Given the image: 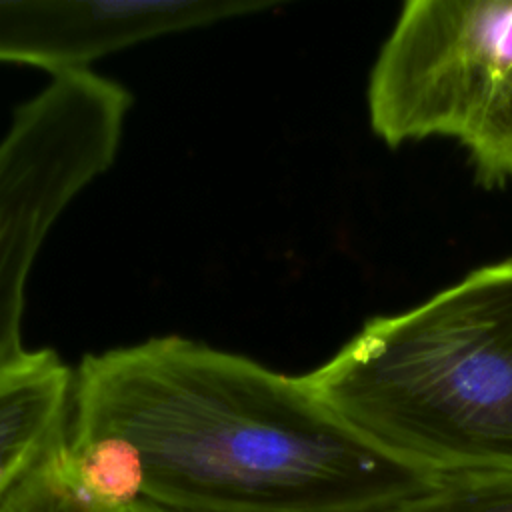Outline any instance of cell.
<instances>
[{
    "mask_svg": "<svg viewBox=\"0 0 512 512\" xmlns=\"http://www.w3.org/2000/svg\"><path fill=\"white\" fill-rule=\"evenodd\" d=\"M106 436L166 512H366L438 476L372 446L302 376L182 336L80 362L68 440Z\"/></svg>",
    "mask_w": 512,
    "mask_h": 512,
    "instance_id": "6da1fadb",
    "label": "cell"
},
{
    "mask_svg": "<svg viewBox=\"0 0 512 512\" xmlns=\"http://www.w3.org/2000/svg\"><path fill=\"white\" fill-rule=\"evenodd\" d=\"M302 380L406 466L512 472V258L370 318Z\"/></svg>",
    "mask_w": 512,
    "mask_h": 512,
    "instance_id": "7a4b0ae2",
    "label": "cell"
},
{
    "mask_svg": "<svg viewBox=\"0 0 512 512\" xmlns=\"http://www.w3.org/2000/svg\"><path fill=\"white\" fill-rule=\"evenodd\" d=\"M372 132L466 148L478 182H512V0H408L368 78Z\"/></svg>",
    "mask_w": 512,
    "mask_h": 512,
    "instance_id": "3957f363",
    "label": "cell"
},
{
    "mask_svg": "<svg viewBox=\"0 0 512 512\" xmlns=\"http://www.w3.org/2000/svg\"><path fill=\"white\" fill-rule=\"evenodd\" d=\"M128 100L90 72L52 76L0 140V376L24 360L32 266L72 200L114 162Z\"/></svg>",
    "mask_w": 512,
    "mask_h": 512,
    "instance_id": "277c9868",
    "label": "cell"
},
{
    "mask_svg": "<svg viewBox=\"0 0 512 512\" xmlns=\"http://www.w3.org/2000/svg\"><path fill=\"white\" fill-rule=\"evenodd\" d=\"M266 0H18L0 2V62L88 70L112 52L266 10Z\"/></svg>",
    "mask_w": 512,
    "mask_h": 512,
    "instance_id": "5b68a950",
    "label": "cell"
},
{
    "mask_svg": "<svg viewBox=\"0 0 512 512\" xmlns=\"http://www.w3.org/2000/svg\"><path fill=\"white\" fill-rule=\"evenodd\" d=\"M74 370L54 350H28L0 376V506L68 438Z\"/></svg>",
    "mask_w": 512,
    "mask_h": 512,
    "instance_id": "8992f818",
    "label": "cell"
},
{
    "mask_svg": "<svg viewBox=\"0 0 512 512\" xmlns=\"http://www.w3.org/2000/svg\"><path fill=\"white\" fill-rule=\"evenodd\" d=\"M366 512H512V472L438 474L426 486Z\"/></svg>",
    "mask_w": 512,
    "mask_h": 512,
    "instance_id": "52a82bcc",
    "label": "cell"
},
{
    "mask_svg": "<svg viewBox=\"0 0 512 512\" xmlns=\"http://www.w3.org/2000/svg\"><path fill=\"white\" fill-rule=\"evenodd\" d=\"M66 440L12 490L0 512H130L100 502L78 486L68 466Z\"/></svg>",
    "mask_w": 512,
    "mask_h": 512,
    "instance_id": "ba28073f",
    "label": "cell"
},
{
    "mask_svg": "<svg viewBox=\"0 0 512 512\" xmlns=\"http://www.w3.org/2000/svg\"><path fill=\"white\" fill-rule=\"evenodd\" d=\"M128 510H130V512H166V510H160V508H156V506H152V504H146V502H136V504H132Z\"/></svg>",
    "mask_w": 512,
    "mask_h": 512,
    "instance_id": "9c48e42d",
    "label": "cell"
}]
</instances>
